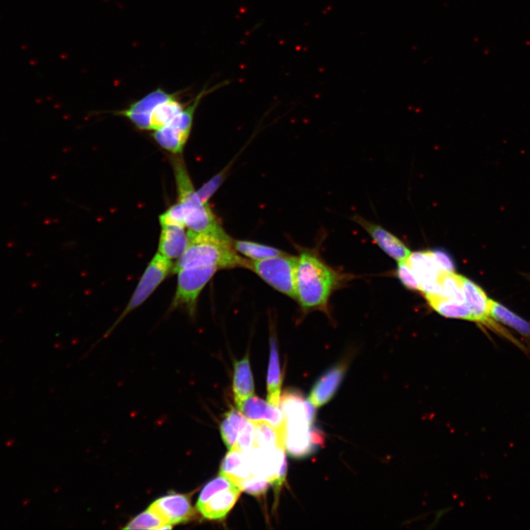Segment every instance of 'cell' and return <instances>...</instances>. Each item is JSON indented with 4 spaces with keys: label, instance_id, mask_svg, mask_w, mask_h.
Segmentation results:
<instances>
[{
    "label": "cell",
    "instance_id": "cell-1",
    "mask_svg": "<svg viewBox=\"0 0 530 530\" xmlns=\"http://www.w3.org/2000/svg\"><path fill=\"white\" fill-rule=\"evenodd\" d=\"M339 280L337 272L316 255L303 252L298 258L296 300L305 311L325 309Z\"/></svg>",
    "mask_w": 530,
    "mask_h": 530
},
{
    "label": "cell",
    "instance_id": "cell-2",
    "mask_svg": "<svg viewBox=\"0 0 530 530\" xmlns=\"http://www.w3.org/2000/svg\"><path fill=\"white\" fill-rule=\"evenodd\" d=\"M173 167L179 202L183 210L184 227L191 232L210 236L232 244V239L222 228L210 206L201 200L184 160L175 159Z\"/></svg>",
    "mask_w": 530,
    "mask_h": 530
},
{
    "label": "cell",
    "instance_id": "cell-3",
    "mask_svg": "<svg viewBox=\"0 0 530 530\" xmlns=\"http://www.w3.org/2000/svg\"><path fill=\"white\" fill-rule=\"evenodd\" d=\"M188 246L173 265L174 274L182 269L196 267L214 266L219 269L249 267L250 261L237 254L232 244L190 231H188Z\"/></svg>",
    "mask_w": 530,
    "mask_h": 530
},
{
    "label": "cell",
    "instance_id": "cell-4",
    "mask_svg": "<svg viewBox=\"0 0 530 530\" xmlns=\"http://www.w3.org/2000/svg\"><path fill=\"white\" fill-rule=\"evenodd\" d=\"M298 257L284 254L262 260L250 261L248 269L277 291L296 300Z\"/></svg>",
    "mask_w": 530,
    "mask_h": 530
},
{
    "label": "cell",
    "instance_id": "cell-5",
    "mask_svg": "<svg viewBox=\"0 0 530 530\" xmlns=\"http://www.w3.org/2000/svg\"><path fill=\"white\" fill-rule=\"evenodd\" d=\"M220 270L217 267H196L179 270L178 285L171 304V309L183 308L194 315L198 297L203 288Z\"/></svg>",
    "mask_w": 530,
    "mask_h": 530
},
{
    "label": "cell",
    "instance_id": "cell-6",
    "mask_svg": "<svg viewBox=\"0 0 530 530\" xmlns=\"http://www.w3.org/2000/svg\"><path fill=\"white\" fill-rule=\"evenodd\" d=\"M172 269L173 264L171 260L157 253L144 271L130 303L127 305L115 326L127 315L146 302L158 286L170 275Z\"/></svg>",
    "mask_w": 530,
    "mask_h": 530
},
{
    "label": "cell",
    "instance_id": "cell-7",
    "mask_svg": "<svg viewBox=\"0 0 530 530\" xmlns=\"http://www.w3.org/2000/svg\"><path fill=\"white\" fill-rule=\"evenodd\" d=\"M461 281L465 301L474 318V322L484 324L493 330L500 332L501 334L507 336V339L520 346L516 339H514L501 327L497 325L490 317V298L483 289L467 277L461 276Z\"/></svg>",
    "mask_w": 530,
    "mask_h": 530
},
{
    "label": "cell",
    "instance_id": "cell-8",
    "mask_svg": "<svg viewBox=\"0 0 530 530\" xmlns=\"http://www.w3.org/2000/svg\"><path fill=\"white\" fill-rule=\"evenodd\" d=\"M361 227L374 240V242L398 263L407 260L412 252L399 238L383 228L380 225L369 221L359 215L351 218Z\"/></svg>",
    "mask_w": 530,
    "mask_h": 530
},
{
    "label": "cell",
    "instance_id": "cell-9",
    "mask_svg": "<svg viewBox=\"0 0 530 530\" xmlns=\"http://www.w3.org/2000/svg\"><path fill=\"white\" fill-rule=\"evenodd\" d=\"M408 263L421 285L425 294H440L438 279L444 272L432 256L431 251L412 253Z\"/></svg>",
    "mask_w": 530,
    "mask_h": 530
},
{
    "label": "cell",
    "instance_id": "cell-10",
    "mask_svg": "<svg viewBox=\"0 0 530 530\" xmlns=\"http://www.w3.org/2000/svg\"><path fill=\"white\" fill-rule=\"evenodd\" d=\"M245 454L249 462L251 473L256 477L267 479L270 485L278 476L286 459L285 449L282 448L272 449L252 448Z\"/></svg>",
    "mask_w": 530,
    "mask_h": 530
},
{
    "label": "cell",
    "instance_id": "cell-11",
    "mask_svg": "<svg viewBox=\"0 0 530 530\" xmlns=\"http://www.w3.org/2000/svg\"><path fill=\"white\" fill-rule=\"evenodd\" d=\"M149 508L170 526L187 522L194 515L189 497L178 493H170L159 498Z\"/></svg>",
    "mask_w": 530,
    "mask_h": 530
},
{
    "label": "cell",
    "instance_id": "cell-12",
    "mask_svg": "<svg viewBox=\"0 0 530 530\" xmlns=\"http://www.w3.org/2000/svg\"><path fill=\"white\" fill-rule=\"evenodd\" d=\"M347 368V361L337 363L316 381L308 399L315 408L324 406L334 396L344 379Z\"/></svg>",
    "mask_w": 530,
    "mask_h": 530
},
{
    "label": "cell",
    "instance_id": "cell-13",
    "mask_svg": "<svg viewBox=\"0 0 530 530\" xmlns=\"http://www.w3.org/2000/svg\"><path fill=\"white\" fill-rule=\"evenodd\" d=\"M172 95L162 89H157L120 114L130 119L139 130H151V119L154 109L170 99Z\"/></svg>",
    "mask_w": 530,
    "mask_h": 530
},
{
    "label": "cell",
    "instance_id": "cell-14",
    "mask_svg": "<svg viewBox=\"0 0 530 530\" xmlns=\"http://www.w3.org/2000/svg\"><path fill=\"white\" fill-rule=\"evenodd\" d=\"M251 422H265L275 427L286 439V421L282 412L265 400L252 396L239 409Z\"/></svg>",
    "mask_w": 530,
    "mask_h": 530
},
{
    "label": "cell",
    "instance_id": "cell-15",
    "mask_svg": "<svg viewBox=\"0 0 530 530\" xmlns=\"http://www.w3.org/2000/svg\"><path fill=\"white\" fill-rule=\"evenodd\" d=\"M158 251L170 260H178L187 249L189 237L184 227L179 225H160Z\"/></svg>",
    "mask_w": 530,
    "mask_h": 530
},
{
    "label": "cell",
    "instance_id": "cell-16",
    "mask_svg": "<svg viewBox=\"0 0 530 530\" xmlns=\"http://www.w3.org/2000/svg\"><path fill=\"white\" fill-rule=\"evenodd\" d=\"M241 492L242 491L238 486L220 491L197 509L207 519H223L236 503Z\"/></svg>",
    "mask_w": 530,
    "mask_h": 530
},
{
    "label": "cell",
    "instance_id": "cell-17",
    "mask_svg": "<svg viewBox=\"0 0 530 530\" xmlns=\"http://www.w3.org/2000/svg\"><path fill=\"white\" fill-rule=\"evenodd\" d=\"M234 368L233 391L239 409L254 393L253 377L248 353L243 359L234 361Z\"/></svg>",
    "mask_w": 530,
    "mask_h": 530
},
{
    "label": "cell",
    "instance_id": "cell-18",
    "mask_svg": "<svg viewBox=\"0 0 530 530\" xmlns=\"http://www.w3.org/2000/svg\"><path fill=\"white\" fill-rule=\"evenodd\" d=\"M270 348V360L267 379V403L277 408H279L282 374L280 367L278 346L275 337H271Z\"/></svg>",
    "mask_w": 530,
    "mask_h": 530
},
{
    "label": "cell",
    "instance_id": "cell-19",
    "mask_svg": "<svg viewBox=\"0 0 530 530\" xmlns=\"http://www.w3.org/2000/svg\"><path fill=\"white\" fill-rule=\"evenodd\" d=\"M220 474L227 477L239 487L243 481L253 475L246 455L238 449H230L222 462Z\"/></svg>",
    "mask_w": 530,
    "mask_h": 530
},
{
    "label": "cell",
    "instance_id": "cell-20",
    "mask_svg": "<svg viewBox=\"0 0 530 530\" xmlns=\"http://www.w3.org/2000/svg\"><path fill=\"white\" fill-rule=\"evenodd\" d=\"M425 298L430 307L444 317L474 321L467 304L465 302L440 294H425Z\"/></svg>",
    "mask_w": 530,
    "mask_h": 530
},
{
    "label": "cell",
    "instance_id": "cell-21",
    "mask_svg": "<svg viewBox=\"0 0 530 530\" xmlns=\"http://www.w3.org/2000/svg\"><path fill=\"white\" fill-rule=\"evenodd\" d=\"M489 314L496 322L505 324L530 339V324L506 308L503 304L490 299Z\"/></svg>",
    "mask_w": 530,
    "mask_h": 530
},
{
    "label": "cell",
    "instance_id": "cell-22",
    "mask_svg": "<svg viewBox=\"0 0 530 530\" xmlns=\"http://www.w3.org/2000/svg\"><path fill=\"white\" fill-rule=\"evenodd\" d=\"M254 424L253 448L285 449V438L275 428L265 422H253Z\"/></svg>",
    "mask_w": 530,
    "mask_h": 530
},
{
    "label": "cell",
    "instance_id": "cell-23",
    "mask_svg": "<svg viewBox=\"0 0 530 530\" xmlns=\"http://www.w3.org/2000/svg\"><path fill=\"white\" fill-rule=\"evenodd\" d=\"M248 422L247 417L236 410H232L225 415V419L220 425V432L222 440L229 450L235 446L240 431L245 428Z\"/></svg>",
    "mask_w": 530,
    "mask_h": 530
},
{
    "label": "cell",
    "instance_id": "cell-24",
    "mask_svg": "<svg viewBox=\"0 0 530 530\" xmlns=\"http://www.w3.org/2000/svg\"><path fill=\"white\" fill-rule=\"evenodd\" d=\"M184 109L183 105L175 99L173 94L170 99L159 104L154 109L151 119V130L157 131L168 125Z\"/></svg>",
    "mask_w": 530,
    "mask_h": 530
},
{
    "label": "cell",
    "instance_id": "cell-25",
    "mask_svg": "<svg viewBox=\"0 0 530 530\" xmlns=\"http://www.w3.org/2000/svg\"><path fill=\"white\" fill-rule=\"evenodd\" d=\"M153 137L160 147L173 153H182L189 138L171 125L156 131Z\"/></svg>",
    "mask_w": 530,
    "mask_h": 530
},
{
    "label": "cell",
    "instance_id": "cell-26",
    "mask_svg": "<svg viewBox=\"0 0 530 530\" xmlns=\"http://www.w3.org/2000/svg\"><path fill=\"white\" fill-rule=\"evenodd\" d=\"M234 250L252 260H262L272 257L284 255V252L274 247L250 242V241H233Z\"/></svg>",
    "mask_w": 530,
    "mask_h": 530
},
{
    "label": "cell",
    "instance_id": "cell-27",
    "mask_svg": "<svg viewBox=\"0 0 530 530\" xmlns=\"http://www.w3.org/2000/svg\"><path fill=\"white\" fill-rule=\"evenodd\" d=\"M171 526L167 524L153 510L149 508L127 524L125 529H167Z\"/></svg>",
    "mask_w": 530,
    "mask_h": 530
},
{
    "label": "cell",
    "instance_id": "cell-28",
    "mask_svg": "<svg viewBox=\"0 0 530 530\" xmlns=\"http://www.w3.org/2000/svg\"><path fill=\"white\" fill-rule=\"evenodd\" d=\"M237 486L232 480L227 477L220 474L219 477L213 479L203 488L197 502V508L203 505L211 499L215 494Z\"/></svg>",
    "mask_w": 530,
    "mask_h": 530
},
{
    "label": "cell",
    "instance_id": "cell-29",
    "mask_svg": "<svg viewBox=\"0 0 530 530\" xmlns=\"http://www.w3.org/2000/svg\"><path fill=\"white\" fill-rule=\"evenodd\" d=\"M270 483L263 478L252 475L245 479L239 485V488L242 491H245L255 496L264 495L267 491Z\"/></svg>",
    "mask_w": 530,
    "mask_h": 530
},
{
    "label": "cell",
    "instance_id": "cell-30",
    "mask_svg": "<svg viewBox=\"0 0 530 530\" xmlns=\"http://www.w3.org/2000/svg\"><path fill=\"white\" fill-rule=\"evenodd\" d=\"M227 172V170L221 171L197 191L198 194L203 203L208 204V201H210L215 194L216 191L223 183L225 178H226Z\"/></svg>",
    "mask_w": 530,
    "mask_h": 530
},
{
    "label": "cell",
    "instance_id": "cell-31",
    "mask_svg": "<svg viewBox=\"0 0 530 530\" xmlns=\"http://www.w3.org/2000/svg\"><path fill=\"white\" fill-rule=\"evenodd\" d=\"M397 276L410 290L421 291V285L407 260L398 263Z\"/></svg>",
    "mask_w": 530,
    "mask_h": 530
},
{
    "label": "cell",
    "instance_id": "cell-32",
    "mask_svg": "<svg viewBox=\"0 0 530 530\" xmlns=\"http://www.w3.org/2000/svg\"><path fill=\"white\" fill-rule=\"evenodd\" d=\"M253 422L248 420L245 428L240 431L236 443L233 448L238 449L244 453L251 450L253 448Z\"/></svg>",
    "mask_w": 530,
    "mask_h": 530
},
{
    "label": "cell",
    "instance_id": "cell-33",
    "mask_svg": "<svg viewBox=\"0 0 530 530\" xmlns=\"http://www.w3.org/2000/svg\"><path fill=\"white\" fill-rule=\"evenodd\" d=\"M434 259L436 260L441 268L446 272H455L454 264L453 260L449 258L448 255L441 251H431Z\"/></svg>",
    "mask_w": 530,
    "mask_h": 530
}]
</instances>
